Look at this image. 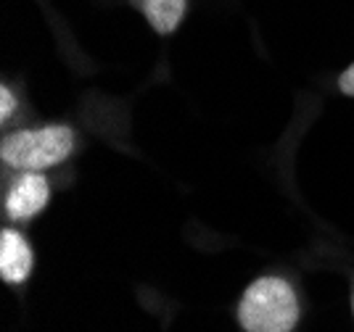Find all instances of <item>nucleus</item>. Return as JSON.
<instances>
[{"label":"nucleus","instance_id":"f257e3e1","mask_svg":"<svg viewBox=\"0 0 354 332\" xmlns=\"http://www.w3.org/2000/svg\"><path fill=\"white\" fill-rule=\"evenodd\" d=\"M80 148L77 130L66 121H43L6 130L0 140V164L8 172H50L72 159Z\"/></svg>","mask_w":354,"mask_h":332},{"label":"nucleus","instance_id":"f03ea898","mask_svg":"<svg viewBox=\"0 0 354 332\" xmlns=\"http://www.w3.org/2000/svg\"><path fill=\"white\" fill-rule=\"evenodd\" d=\"M241 332H296L301 322V295L294 280L278 272L249 282L236 306Z\"/></svg>","mask_w":354,"mask_h":332},{"label":"nucleus","instance_id":"7ed1b4c3","mask_svg":"<svg viewBox=\"0 0 354 332\" xmlns=\"http://www.w3.org/2000/svg\"><path fill=\"white\" fill-rule=\"evenodd\" d=\"M53 198V179L48 172H11L3 188V217L27 224L43 214Z\"/></svg>","mask_w":354,"mask_h":332},{"label":"nucleus","instance_id":"20e7f679","mask_svg":"<svg viewBox=\"0 0 354 332\" xmlns=\"http://www.w3.org/2000/svg\"><path fill=\"white\" fill-rule=\"evenodd\" d=\"M35 246L19 224H6L0 230V280L8 288H21L35 272Z\"/></svg>","mask_w":354,"mask_h":332},{"label":"nucleus","instance_id":"39448f33","mask_svg":"<svg viewBox=\"0 0 354 332\" xmlns=\"http://www.w3.org/2000/svg\"><path fill=\"white\" fill-rule=\"evenodd\" d=\"M127 3L146 19V24L159 37L175 35L191 8V0H127Z\"/></svg>","mask_w":354,"mask_h":332},{"label":"nucleus","instance_id":"423d86ee","mask_svg":"<svg viewBox=\"0 0 354 332\" xmlns=\"http://www.w3.org/2000/svg\"><path fill=\"white\" fill-rule=\"evenodd\" d=\"M19 111H21L19 92L8 82H3L0 85V124H3V130H11V121L19 116Z\"/></svg>","mask_w":354,"mask_h":332},{"label":"nucleus","instance_id":"0eeeda50","mask_svg":"<svg viewBox=\"0 0 354 332\" xmlns=\"http://www.w3.org/2000/svg\"><path fill=\"white\" fill-rule=\"evenodd\" d=\"M336 90L346 98H354V61L336 77Z\"/></svg>","mask_w":354,"mask_h":332},{"label":"nucleus","instance_id":"6e6552de","mask_svg":"<svg viewBox=\"0 0 354 332\" xmlns=\"http://www.w3.org/2000/svg\"><path fill=\"white\" fill-rule=\"evenodd\" d=\"M349 309H352V319H354V280H352V295H349Z\"/></svg>","mask_w":354,"mask_h":332}]
</instances>
